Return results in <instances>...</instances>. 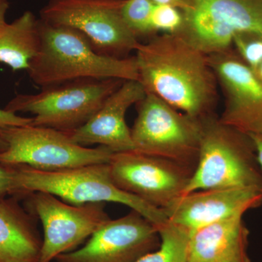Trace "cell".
Wrapping results in <instances>:
<instances>
[{
	"mask_svg": "<svg viewBox=\"0 0 262 262\" xmlns=\"http://www.w3.org/2000/svg\"><path fill=\"white\" fill-rule=\"evenodd\" d=\"M135 56L146 93L193 118L214 115L219 84L207 55L177 34H163L140 43Z\"/></svg>",
	"mask_w": 262,
	"mask_h": 262,
	"instance_id": "cell-1",
	"label": "cell"
},
{
	"mask_svg": "<svg viewBox=\"0 0 262 262\" xmlns=\"http://www.w3.org/2000/svg\"><path fill=\"white\" fill-rule=\"evenodd\" d=\"M40 46L27 71L41 89L80 80H139L136 56L115 58L95 51L79 31L39 19Z\"/></svg>",
	"mask_w": 262,
	"mask_h": 262,
	"instance_id": "cell-2",
	"label": "cell"
},
{
	"mask_svg": "<svg viewBox=\"0 0 262 262\" xmlns=\"http://www.w3.org/2000/svg\"><path fill=\"white\" fill-rule=\"evenodd\" d=\"M13 192L23 198L30 193H50L72 205L90 203H116L137 211L160 229L168 222L163 210L122 190L115 185L108 163L94 164L78 168L42 171L27 165H11Z\"/></svg>",
	"mask_w": 262,
	"mask_h": 262,
	"instance_id": "cell-3",
	"label": "cell"
},
{
	"mask_svg": "<svg viewBox=\"0 0 262 262\" xmlns=\"http://www.w3.org/2000/svg\"><path fill=\"white\" fill-rule=\"evenodd\" d=\"M225 188L262 193V169L251 137L211 115L201 120L198 163L183 194Z\"/></svg>",
	"mask_w": 262,
	"mask_h": 262,
	"instance_id": "cell-4",
	"label": "cell"
},
{
	"mask_svg": "<svg viewBox=\"0 0 262 262\" xmlns=\"http://www.w3.org/2000/svg\"><path fill=\"white\" fill-rule=\"evenodd\" d=\"M125 81L80 80L18 94L5 106L11 113L34 115L32 125L70 133L89 121Z\"/></svg>",
	"mask_w": 262,
	"mask_h": 262,
	"instance_id": "cell-5",
	"label": "cell"
},
{
	"mask_svg": "<svg viewBox=\"0 0 262 262\" xmlns=\"http://www.w3.org/2000/svg\"><path fill=\"white\" fill-rule=\"evenodd\" d=\"M136 110L137 117L130 129L135 151L195 169L201 120L179 111L149 93L136 103Z\"/></svg>",
	"mask_w": 262,
	"mask_h": 262,
	"instance_id": "cell-6",
	"label": "cell"
},
{
	"mask_svg": "<svg viewBox=\"0 0 262 262\" xmlns=\"http://www.w3.org/2000/svg\"><path fill=\"white\" fill-rule=\"evenodd\" d=\"M0 136L8 145L0 153V163L27 165L42 171L108 163L114 154L106 146L79 145L71 140L67 133L51 127L32 125L0 127Z\"/></svg>",
	"mask_w": 262,
	"mask_h": 262,
	"instance_id": "cell-7",
	"label": "cell"
},
{
	"mask_svg": "<svg viewBox=\"0 0 262 262\" xmlns=\"http://www.w3.org/2000/svg\"><path fill=\"white\" fill-rule=\"evenodd\" d=\"M124 0H50L41 20L70 27L84 34L100 54L126 58L140 44L124 22Z\"/></svg>",
	"mask_w": 262,
	"mask_h": 262,
	"instance_id": "cell-8",
	"label": "cell"
},
{
	"mask_svg": "<svg viewBox=\"0 0 262 262\" xmlns=\"http://www.w3.org/2000/svg\"><path fill=\"white\" fill-rule=\"evenodd\" d=\"M179 37L210 56L230 49L237 33L262 34V0H190Z\"/></svg>",
	"mask_w": 262,
	"mask_h": 262,
	"instance_id": "cell-9",
	"label": "cell"
},
{
	"mask_svg": "<svg viewBox=\"0 0 262 262\" xmlns=\"http://www.w3.org/2000/svg\"><path fill=\"white\" fill-rule=\"evenodd\" d=\"M29 212L42 222L43 241L39 262H51L70 252L111 220L103 203L72 205L50 193L24 196Z\"/></svg>",
	"mask_w": 262,
	"mask_h": 262,
	"instance_id": "cell-10",
	"label": "cell"
},
{
	"mask_svg": "<svg viewBox=\"0 0 262 262\" xmlns=\"http://www.w3.org/2000/svg\"><path fill=\"white\" fill-rule=\"evenodd\" d=\"M108 164L117 187L162 210L184 194L194 170L135 150L114 153Z\"/></svg>",
	"mask_w": 262,
	"mask_h": 262,
	"instance_id": "cell-11",
	"label": "cell"
},
{
	"mask_svg": "<svg viewBox=\"0 0 262 262\" xmlns=\"http://www.w3.org/2000/svg\"><path fill=\"white\" fill-rule=\"evenodd\" d=\"M159 230L145 217L131 210L108 220L80 249L60 255L56 262H136L159 248Z\"/></svg>",
	"mask_w": 262,
	"mask_h": 262,
	"instance_id": "cell-12",
	"label": "cell"
},
{
	"mask_svg": "<svg viewBox=\"0 0 262 262\" xmlns=\"http://www.w3.org/2000/svg\"><path fill=\"white\" fill-rule=\"evenodd\" d=\"M225 97L221 122L244 134L262 133V84L232 50L208 56Z\"/></svg>",
	"mask_w": 262,
	"mask_h": 262,
	"instance_id": "cell-13",
	"label": "cell"
},
{
	"mask_svg": "<svg viewBox=\"0 0 262 262\" xmlns=\"http://www.w3.org/2000/svg\"><path fill=\"white\" fill-rule=\"evenodd\" d=\"M262 205V193L249 188L205 189L177 198L163 211L170 223L191 232L220 221L243 216Z\"/></svg>",
	"mask_w": 262,
	"mask_h": 262,
	"instance_id": "cell-14",
	"label": "cell"
},
{
	"mask_svg": "<svg viewBox=\"0 0 262 262\" xmlns=\"http://www.w3.org/2000/svg\"><path fill=\"white\" fill-rule=\"evenodd\" d=\"M146 94L139 81H125L89 122L80 128L67 133L71 140L87 147L94 144L106 146L113 153L135 150L125 115L127 110L140 101Z\"/></svg>",
	"mask_w": 262,
	"mask_h": 262,
	"instance_id": "cell-15",
	"label": "cell"
},
{
	"mask_svg": "<svg viewBox=\"0 0 262 262\" xmlns=\"http://www.w3.org/2000/svg\"><path fill=\"white\" fill-rule=\"evenodd\" d=\"M248 236L243 216L196 229L189 237L188 262H251Z\"/></svg>",
	"mask_w": 262,
	"mask_h": 262,
	"instance_id": "cell-16",
	"label": "cell"
},
{
	"mask_svg": "<svg viewBox=\"0 0 262 262\" xmlns=\"http://www.w3.org/2000/svg\"><path fill=\"white\" fill-rule=\"evenodd\" d=\"M12 196L0 200V262H39L42 242L30 212Z\"/></svg>",
	"mask_w": 262,
	"mask_h": 262,
	"instance_id": "cell-17",
	"label": "cell"
},
{
	"mask_svg": "<svg viewBox=\"0 0 262 262\" xmlns=\"http://www.w3.org/2000/svg\"><path fill=\"white\" fill-rule=\"evenodd\" d=\"M39 24L32 12L26 11L0 27V62L14 72L28 70L40 46Z\"/></svg>",
	"mask_w": 262,
	"mask_h": 262,
	"instance_id": "cell-18",
	"label": "cell"
},
{
	"mask_svg": "<svg viewBox=\"0 0 262 262\" xmlns=\"http://www.w3.org/2000/svg\"><path fill=\"white\" fill-rule=\"evenodd\" d=\"M160 245L136 262H188L191 231L167 222L159 229Z\"/></svg>",
	"mask_w": 262,
	"mask_h": 262,
	"instance_id": "cell-19",
	"label": "cell"
},
{
	"mask_svg": "<svg viewBox=\"0 0 262 262\" xmlns=\"http://www.w3.org/2000/svg\"><path fill=\"white\" fill-rule=\"evenodd\" d=\"M154 6V3L150 0H124L122 3V18L138 39L156 35L151 22Z\"/></svg>",
	"mask_w": 262,
	"mask_h": 262,
	"instance_id": "cell-20",
	"label": "cell"
},
{
	"mask_svg": "<svg viewBox=\"0 0 262 262\" xmlns=\"http://www.w3.org/2000/svg\"><path fill=\"white\" fill-rule=\"evenodd\" d=\"M232 46L246 65L253 70L262 61V34L252 32L237 33Z\"/></svg>",
	"mask_w": 262,
	"mask_h": 262,
	"instance_id": "cell-21",
	"label": "cell"
},
{
	"mask_svg": "<svg viewBox=\"0 0 262 262\" xmlns=\"http://www.w3.org/2000/svg\"><path fill=\"white\" fill-rule=\"evenodd\" d=\"M151 22L155 34H177L184 23V15L182 10L171 5H155Z\"/></svg>",
	"mask_w": 262,
	"mask_h": 262,
	"instance_id": "cell-22",
	"label": "cell"
},
{
	"mask_svg": "<svg viewBox=\"0 0 262 262\" xmlns=\"http://www.w3.org/2000/svg\"><path fill=\"white\" fill-rule=\"evenodd\" d=\"M13 192V170L11 165L0 163V200L11 196Z\"/></svg>",
	"mask_w": 262,
	"mask_h": 262,
	"instance_id": "cell-23",
	"label": "cell"
},
{
	"mask_svg": "<svg viewBox=\"0 0 262 262\" xmlns=\"http://www.w3.org/2000/svg\"><path fill=\"white\" fill-rule=\"evenodd\" d=\"M32 121L33 117L18 116L16 113L0 108V127L24 126L32 125Z\"/></svg>",
	"mask_w": 262,
	"mask_h": 262,
	"instance_id": "cell-24",
	"label": "cell"
},
{
	"mask_svg": "<svg viewBox=\"0 0 262 262\" xmlns=\"http://www.w3.org/2000/svg\"><path fill=\"white\" fill-rule=\"evenodd\" d=\"M155 5H167L176 7L184 11L189 8L190 0H150Z\"/></svg>",
	"mask_w": 262,
	"mask_h": 262,
	"instance_id": "cell-25",
	"label": "cell"
},
{
	"mask_svg": "<svg viewBox=\"0 0 262 262\" xmlns=\"http://www.w3.org/2000/svg\"><path fill=\"white\" fill-rule=\"evenodd\" d=\"M252 139L256 150V158L258 163L262 169V133L248 135Z\"/></svg>",
	"mask_w": 262,
	"mask_h": 262,
	"instance_id": "cell-26",
	"label": "cell"
},
{
	"mask_svg": "<svg viewBox=\"0 0 262 262\" xmlns=\"http://www.w3.org/2000/svg\"><path fill=\"white\" fill-rule=\"evenodd\" d=\"M8 8H9V3L8 0H0V27L7 23L5 17H6Z\"/></svg>",
	"mask_w": 262,
	"mask_h": 262,
	"instance_id": "cell-27",
	"label": "cell"
},
{
	"mask_svg": "<svg viewBox=\"0 0 262 262\" xmlns=\"http://www.w3.org/2000/svg\"><path fill=\"white\" fill-rule=\"evenodd\" d=\"M253 73L254 74L255 77H256L258 82L262 84V61L252 70Z\"/></svg>",
	"mask_w": 262,
	"mask_h": 262,
	"instance_id": "cell-28",
	"label": "cell"
},
{
	"mask_svg": "<svg viewBox=\"0 0 262 262\" xmlns=\"http://www.w3.org/2000/svg\"><path fill=\"white\" fill-rule=\"evenodd\" d=\"M7 147H8V145H7L6 142L0 136V153L4 151L7 149Z\"/></svg>",
	"mask_w": 262,
	"mask_h": 262,
	"instance_id": "cell-29",
	"label": "cell"
}]
</instances>
